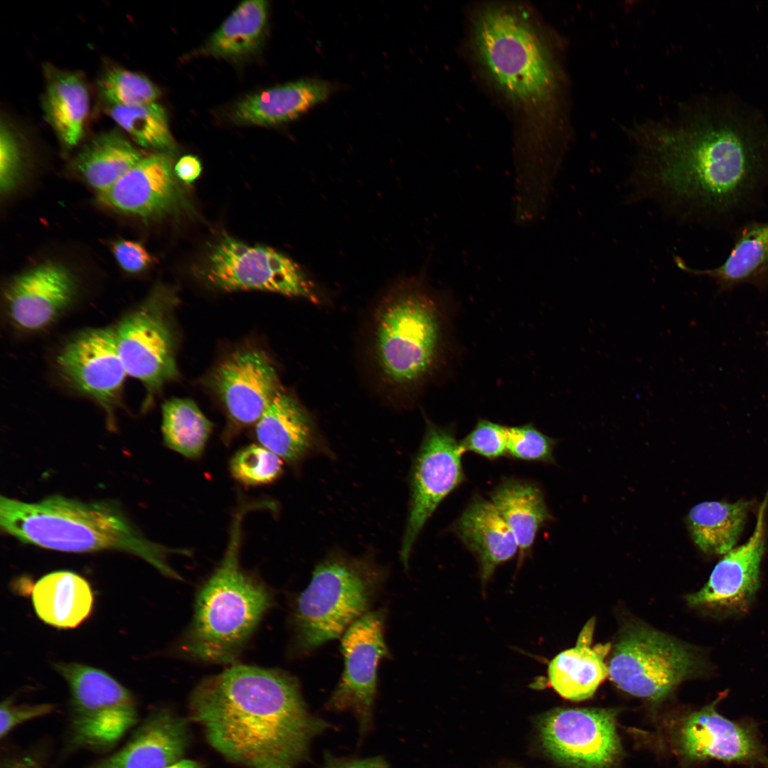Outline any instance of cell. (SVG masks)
Listing matches in <instances>:
<instances>
[{
  "instance_id": "6da1fadb",
  "label": "cell",
  "mask_w": 768,
  "mask_h": 768,
  "mask_svg": "<svg viewBox=\"0 0 768 768\" xmlns=\"http://www.w3.org/2000/svg\"><path fill=\"white\" fill-rule=\"evenodd\" d=\"M639 142V189L688 218L732 222L768 186L763 144L732 122L705 117L678 128H652Z\"/></svg>"
},
{
  "instance_id": "7a4b0ae2",
  "label": "cell",
  "mask_w": 768,
  "mask_h": 768,
  "mask_svg": "<svg viewBox=\"0 0 768 768\" xmlns=\"http://www.w3.org/2000/svg\"><path fill=\"white\" fill-rule=\"evenodd\" d=\"M190 709L211 746L248 768H297L313 740L334 728L309 712L295 677L252 666L203 679Z\"/></svg>"
},
{
  "instance_id": "3957f363",
  "label": "cell",
  "mask_w": 768,
  "mask_h": 768,
  "mask_svg": "<svg viewBox=\"0 0 768 768\" xmlns=\"http://www.w3.org/2000/svg\"><path fill=\"white\" fill-rule=\"evenodd\" d=\"M0 526L17 540L68 553L124 552L142 558L174 580L181 575L169 565L171 555L188 556L147 539L124 511L108 501L85 502L55 495L36 502L1 496Z\"/></svg>"
},
{
  "instance_id": "277c9868",
  "label": "cell",
  "mask_w": 768,
  "mask_h": 768,
  "mask_svg": "<svg viewBox=\"0 0 768 768\" xmlns=\"http://www.w3.org/2000/svg\"><path fill=\"white\" fill-rule=\"evenodd\" d=\"M475 56L491 82L537 130L531 158L536 159L540 128L553 116L558 89L555 62L540 30L524 9L489 4L472 18Z\"/></svg>"
},
{
  "instance_id": "5b68a950",
  "label": "cell",
  "mask_w": 768,
  "mask_h": 768,
  "mask_svg": "<svg viewBox=\"0 0 768 768\" xmlns=\"http://www.w3.org/2000/svg\"><path fill=\"white\" fill-rule=\"evenodd\" d=\"M252 507L242 506L235 514L223 558L196 593L192 620L177 647L185 658L233 661L272 606V592L240 562L242 521Z\"/></svg>"
},
{
  "instance_id": "8992f818",
  "label": "cell",
  "mask_w": 768,
  "mask_h": 768,
  "mask_svg": "<svg viewBox=\"0 0 768 768\" xmlns=\"http://www.w3.org/2000/svg\"><path fill=\"white\" fill-rule=\"evenodd\" d=\"M385 577V570L369 557L334 552L322 560L295 601L294 650L305 654L343 635L369 612Z\"/></svg>"
},
{
  "instance_id": "52a82bcc",
  "label": "cell",
  "mask_w": 768,
  "mask_h": 768,
  "mask_svg": "<svg viewBox=\"0 0 768 768\" xmlns=\"http://www.w3.org/2000/svg\"><path fill=\"white\" fill-rule=\"evenodd\" d=\"M439 339L437 306L420 283L399 286L380 305L374 353L382 376L390 384L407 387L422 379L434 363Z\"/></svg>"
},
{
  "instance_id": "ba28073f",
  "label": "cell",
  "mask_w": 768,
  "mask_h": 768,
  "mask_svg": "<svg viewBox=\"0 0 768 768\" xmlns=\"http://www.w3.org/2000/svg\"><path fill=\"white\" fill-rule=\"evenodd\" d=\"M607 666L610 679L619 688L658 703L704 666L688 645L636 622L622 629Z\"/></svg>"
},
{
  "instance_id": "9c48e42d",
  "label": "cell",
  "mask_w": 768,
  "mask_h": 768,
  "mask_svg": "<svg viewBox=\"0 0 768 768\" xmlns=\"http://www.w3.org/2000/svg\"><path fill=\"white\" fill-rule=\"evenodd\" d=\"M55 668L69 686L75 744L107 750L136 724L137 711L132 695L110 675L77 663H59Z\"/></svg>"
},
{
  "instance_id": "30bf717a",
  "label": "cell",
  "mask_w": 768,
  "mask_h": 768,
  "mask_svg": "<svg viewBox=\"0 0 768 768\" xmlns=\"http://www.w3.org/2000/svg\"><path fill=\"white\" fill-rule=\"evenodd\" d=\"M204 275L210 284L225 291L262 290L319 301L314 284L291 259L228 236L212 249Z\"/></svg>"
},
{
  "instance_id": "8fae6325",
  "label": "cell",
  "mask_w": 768,
  "mask_h": 768,
  "mask_svg": "<svg viewBox=\"0 0 768 768\" xmlns=\"http://www.w3.org/2000/svg\"><path fill=\"white\" fill-rule=\"evenodd\" d=\"M170 301L159 289L114 327L125 370L145 387L146 403L178 375L174 334L167 314Z\"/></svg>"
},
{
  "instance_id": "7c38bea8",
  "label": "cell",
  "mask_w": 768,
  "mask_h": 768,
  "mask_svg": "<svg viewBox=\"0 0 768 768\" xmlns=\"http://www.w3.org/2000/svg\"><path fill=\"white\" fill-rule=\"evenodd\" d=\"M383 609L369 611L344 632L341 651L344 668L339 683L325 704L327 710L351 712L361 738L370 732L380 661L390 655L384 629Z\"/></svg>"
},
{
  "instance_id": "4fadbf2b",
  "label": "cell",
  "mask_w": 768,
  "mask_h": 768,
  "mask_svg": "<svg viewBox=\"0 0 768 768\" xmlns=\"http://www.w3.org/2000/svg\"><path fill=\"white\" fill-rule=\"evenodd\" d=\"M464 453L452 432L428 423L411 471L409 512L400 551L405 568L427 520L441 501L464 480Z\"/></svg>"
},
{
  "instance_id": "5bb4252c",
  "label": "cell",
  "mask_w": 768,
  "mask_h": 768,
  "mask_svg": "<svg viewBox=\"0 0 768 768\" xmlns=\"http://www.w3.org/2000/svg\"><path fill=\"white\" fill-rule=\"evenodd\" d=\"M610 708H556L539 722L542 744L555 760L573 768H609L622 745Z\"/></svg>"
},
{
  "instance_id": "9a60e30c",
  "label": "cell",
  "mask_w": 768,
  "mask_h": 768,
  "mask_svg": "<svg viewBox=\"0 0 768 768\" xmlns=\"http://www.w3.org/2000/svg\"><path fill=\"white\" fill-rule=\"evenodd\" d=\"M55 366L64 383L97 403L112 425L127 375L114 328H90L76 333L59 349Z\"/></svg>"
},
{
  "instance_id": "2e32d148",
  "label": "cell",
  "mask_w": 768,
  "mask_h": 768,
  "mask_svg": "<svg viewBox=\"0 0 768 768\" xmlns=\"http://www.w3.org/2000/svg\"><path fill=\"white\" fill-rule=\"evenodd\" d=\"M722 693L713 703L683 720L678 743L690 762L717 760L750 768H768V752L757 725L751 720H733L717 710Z\"/></svg>"
},
{
  "instance_id": "e0dca14e",
  "label": "cell",
  "mask_w": 768,
  "mask_h": 768,
  "mask_svg": "<svg viewBox=\"0 0 768 768\" xmlns=\"http://www.w3.org/2000/svg\"><path fill=\"white\" fill-rule=\"evenodd\" d=\"M77 283L71 272L43 263L13 277L4 294L7 320L16 330L35 333L53 324L73 304Z\"/></svg>"
},
{
  "instance_id": "ac0fdd59",
  "label": "cell",
  "mask_w": 768,
  "mask_h": 768,
  "mask_svg": "<svg viewBox=\"0 0 768 768\" xmlns=\"http://www.w3.org/2000/svg\"><path fill=\"white\" fill-rule=\"evenodd\" d=\"M209 381L230 419L240 426L256 424L281 390L272 361L257 348L228 356L213 369Z\"/></svg>"
},
{
  "instance_id": "d6986e66",
  "label": "cell",
  "mask_w": 768,
  "mask_h": 768,
  "mask_svg": "<svg viewBox=\"0 0 768 768\" xmlns=\"http://www.w3.org/2000/svg\"><path fill=\"white\" fill-rule=\"evenodd\" d=\"M768 491L759 506L753 533L746 543L725 553L706 584L686 599L692 607L722 613L745 612L759 587V565L765 549Z\"/></svg>"
},
{
  "instance_id": "ffe728a7",
  "label": "cell",
  "mask_w": 768,
  "mask_h": 768,
  "mask_svg": "<svg viewBox=\"0 0 768 768\" xmlns=\"http://www.w3.org/2000/svg\"><path fill=\"white\" fill-rule=\"evenodd\" d=\"M98 198L114 210L146 219L178 212L186 201L173 159L164 152L144 156Z\"/></svg>"
},
{
  "instance_id": "44dd1931",
  "label": "cell",
  "mask_w": 768,
  "mask_h": 768,
  "mask_svg": "<svg viewBox=\"0 0 768 768\" xmlns=\"http://www.w3.org/2000/svg\"><path fill=\"white\" fill-rule=\"evenodd\" d=\"M186 745L184 722L160 712L149 718L120 750L89 768H167L181 760Z\"/></svg>"
},
{
  "instance_id": "7402d4cb",
  "label": "cell",
  "mask_w": 768,
  "mask_h": 768,
  "mask_svg": "<svg viewBox=\"0 0 768 768\" xmlns=\"http://www.w3.org/2000/svg\"><path fill=\"white\" fill-rule=\"evenodd\" d=\"M454 530L480 563L483 582L518 552L516 538L491 501L475 496L454 524Z\"/></svg>"
},
{
  "instance_id": "603a6c76",
  "label": "cell",
  "mask_w": 768,
  "mask_h": 768,
  "mask_svg": "<svg viewBox=\"0 0 768 768\" xmlns=\"http://www.w3.org/2000/svg\"><path fill=\"white\" fill-rule=\"evenodd\" d=\"M331 92L329 82L317 79L301 80L250 95L238 102L233 111L239 124L272 126L292 121Z\"/></svg>"
},
{
  "instance_id": "cb8c5ba5",
  "label": "cell",
  "mask_w": 768,
  "mask_h": 768,
  "mask_svg": "<svg viewBox=\"0 0 768 768\" xmlns=\"http://www.w3.org/2000/svg\"><path fill=\"white\" fill-rule=\"evenodd\" d=\"M595 620L581 630L576 646L558 654L549 663V681L562 697L574 701L591 698L609 676L604 659L612 650L609 643L592 646Z\"/></svg>"
},
{
  "instance_id": "d4e9b609",
  "label": "cell",
  "mask_w": 768,
  "mask_h": 768,
  "mask_svg": "<svg viewBox=\"0 0 768 768\" xmlns=\"http://www.w3.org/2000/svg\"><path fill=\"white\" fill-rule=\"evenodd\" d=\"M676 262L687 272L713 279L720 292L742 284L763 289L768 285V221L751 222L742 228L728 257L720 266L696 270L678 258Z\"/></svg>"
},
{
  "instance_id": "484cf974",
  "label": "cell",
  "mask_w": 768,
  "mask_h": 768,
  "mask_svg": "<svg viewBox=\"0 0 768 768\" xmlns=\"http://www.w3.org/2000/svg\"><path fill=\"white\" fill-rule=\"evenodd\" d=\"M255 436L260 444L292 463L307 455L315 442L310 416L293 397L282 390L255 424Z\"/></svg>"
},
{
  "instance_id": "4316f807",
  "label": "cell",
  "mask_w": 768,
  "mask_h": 768,
  "mask_svg": "<svg viewBox=\"0 0 768 768\" xmlns=\"http://www.w3.org/2000/svg\"><path fill=\"white\" fill-rule=\"evenodd\" d=\"M32 602L38 617L49 625L75 628L92 609L94 597L88 582L70 571H56L33 586Z\"/></svg>"
},
{
  "instance_id": "83f0119b",
  "label": "cell",
  "mask_w": 768,
  "mask_h": 768,
  "mask_svg": "<svg viewBox=\"0 0 768 768\" xmlns=\"http://www.w3.org/2000/svg\"><path fill=\"white\" fill-rule=\"evenodd\" d=\"M43 109L47 120L63 144L75 146L82 137L90 110V96L78 73L46 68Z\"/></svg>"
},
{
  "instance_id": "f1b7e54d",
  "label": "cell",
  "mask_w": 768,
  "mask_h": 768,
  "mask_svg": "<svg viewBox=\"0 0 768 768\" xmlns=\"http://www.w3.org/2000/svg\"><path fill=\"white\" fill-rule=\"evenodd\" d=\"M490 498L513 533L522 558L530 551L539 529L552 518L541 489L508 478L491 491Z\"/></svg>"
},
{
  "instance_id": "f546056e",
  "label": "cell",
  "mask_w": 768,
  "mask_h": 768,
  "mask_svg": "<svg viewBox=\"0 0 768 768\" xmlns=\"http://www.w3.org/2000/svg\"><path fill=\"white\" fill-rule=\"evenodd\" d=\"M751 506L752 501L747 500L695 506L686 518L692 540L705 553L725 555L737 543Z\"/></svg>"
},
{
  "instance_id": "4dcf8cb0",
  "label": "cell",
  "mask_w": 768,
  "mask_h": 768,
  "mask_svg": "<svg viewBox=\"0 0 768 768\" xmlns=\"http://www.w3.org/2000/svg\"><path fill=\"white\" fill-rule=\"evenodd\" d=\"M143 157L126 138L110 132L94 138L78 154L75 164L85 181L100 193Z\"/></svg>"
},
{
  "instance_id": "1f68e13d",
  "label": "cell",
  "mask_w": 768,
  "mask_h": 768,
  "mask_svg": "<svg viewBox=\"0 0 768 768\" xmlns=\"http://www.w3.org/2000/svg\"><path fill=\"white\" fill-rule=\"evenodd\" d=\"M268 9V2L263 0L242 2L212 34L206 50L225 58H238L255 52L266 32Z\"/></svg>"
},
{
  "instance_id": "d6a6232c",
  "label": "cell",
  "mask_w": 768,
  "mask_h": 768,
  "mask_svg": "<svg viewBox=\"0 0 768 768\" xmlns=\"http://www.w3.org/2000/svg\"><path fill=\"white\" fill-rule=\"evenodd\" d=\"M212 424L189 399L173 398L162 406L161 431L165 444L191 459L204 451Z\"/></svg>"
},
{
  "instance_id": "836d02e7",
  "label": "cell",
  "mask_w": 768,
  "mask_h": 768,
  "mask_svg": "<svg viewBox=\"0 0 768 768\" xmlns=\"http://www.w3.org/2000/svg\"><path fill=\"white\" fill-rule=\"evenodd\" d=\"M108 113L141 146L171 152L176 144L164 109L157 102L110 105Z\"/></svg>"
},
{
  "instance_id": "e575fe53",
  "label": "cell",
  "mask_w": 768,
  "mask_h": 768,
  "mask_svg": "<svg viewBox=\"0 0 768 768\" xmlns=\"http://www.w3.org/2000/svg\"><path fill=\"white\" fill-rule=\"evenodd\" d=\"M99 90L110 105L156 102L157 87L146 77L119 68L107 70L98 82Z\"/></svg>"
},
{
  "instance_id": "d590c367",
  "label": "cell",
  "mask_w": 768,
  "mask_h": 768,
  "mask_svg": "<svg viewBox=\"0 0 768 768\" xmlns=\"http://www.w3.org/2000/svg\"><path fill=\"white\" fill-rule=\"evenodd\" d=\"M282 459L261 444L248 445L230 462L233 477L249 486L267 484L277 479L283 471Z\"/></svg>"
},
{
  "instance_id": "8d00e7d4",
  "label": "cell",
  "mask_w": 768,
  "mask_h": 768,
  "mask_svg": "<svg viewBox=\"0 0 768 768\" xmlns=\"http://www.w3.org/2000/svg\"><path fill=\"white\" fill-rule=\"evenodd\" d=\"M555 442L531 424L508 427L506 454L521 460L552 463Z\"/></svg>"
},
{
  "instance_id": "74e56055",
  "label": "cell",
  "mask_w": 768,
  "mask_h": 768,
  "mask_svg": "<svg viewBox=\"0 0 768 768\" xmlns=\"http://www.w3.org/2000/svg\"><path fill=\"white\" fill-rule=\"evenodd\" d=\"M507 442L508 427L481 420L459 444L464 452H472L495 459L506 454Z\"/></svg>"
},
{
  "instance_id": "f35d334b",
  "label": "cell",
  "mask_w": 768,
  "mask_h": 768,
  "mask_svg": "<svg viewBox=\"0 0 768 768\" xmlns=\"http://www.w3.org/2000/svg\"><path fill=\"white\" fill-rule=\"evenodd\" d=\"M21 151L10 127L1 122L0 129V188L7 193L16 186L21 167Z\"/></svg>"
},
{
  "instance_id": "ab89813d",
  "label": "cell",
  "mask_w": 768,
  "mask_h": 768,
  "mask_svg": "<svg viewBox=\"0 0 768 768\" xmlns=\"http://www.w3.org/2000/svg\"><path fill=\"white\" fill-rule=\"evenodd\" d=\"M50 704L16 705L11 700L2 701L0 707V737H6L17 725L52 712Z\"/></svg>"
},
{
  "instance_id": "60d3db41",
  "label": "cell",
  "mask_w": 768,
  "mask_h": 768,
  "mask_svg": "<svg viewBox=\"0 0 768 768\" xmlns=\"http://www.w3.org/2000/svg\"><path fill=\"white\" fill-rule=\"evenodd\" d=\"M111 249L120 267L129 273L139 272L152 262L147 250L136 241L119 240L112 242Z\"/></svg>"
},
{
  "instance_id": "b9f144b4",
  "label": "cell",
  "mask_w": 768,
  "mask_h": 768,
  "mask_svg": "<svg viewBox=\"0 0 768 768\" xmlns=\"http://www.w3.org/2000/svg\"><path fill=\"white\" fill-rule=\"evenodd\" d=\"M323 768H390L383 756L366 758L336 757L326 752L324 755Z\"/></svg>"
},
{
  "instance_id": "7bdbcfd3",
  "label": "cell",
  "mask_w": 768,
  "mask_h": 768,
  "mask_svg": "<svg viewBox=\"0 0 768 768\" xmlns=\"http://www.w3.org/2000/svg\"><path fill=\"white\" fill-rule=\"evenodd\" d=\"M201 169L200 160L192 155L182 156L174 166L176 176L186 183H191L197 178Z\"/></svg>"
},
{
  "instance_id": "ee69618b",
  "label": "cell",
  "mask_w": 768,
  "mask_h": 768,
  "mask_svg": "<svg viewBox=\"0 0 768 768\" xmlns=\"http://www.w3.org/2000/svg\"><path fill=\"white\" fill-rule=\"evenodd\" d=\"M2 768H38V767L33 760L26 757L9 762Z\"/></svg>"
},
{
  "instance_id": "f6af8a7d",
  "label": "cell",
  "mask_w": 768,
  "mask_h": 768,
  "mask_svg": "<svg viewBox=\"0 0 768 768\" xmlns=\"http://www.w3.org/2000/svg\"><path fill=\"white\" fill-rule=\"evenodd\" d=\"M167 768H198L197 764L189 760H181Z\"/></svg>"
}]
</instances>
